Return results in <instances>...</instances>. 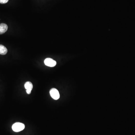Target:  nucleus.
I'll return each mask as SVG.
<instances>
[{
	"label": "nucleus",
	"mask_w": 135,
	"mask_h": 135,
	"mask_svg": "<svg viewBox=\"0 0 135 135\" xmlns=\"http://www.w3.org/2000/svg\"><path fill=\"white\" fill-rule=\"evenodd\" d=\"M44 64L48 67H55L56 65V61L50 58H47L44 60Z\"/></svg>",
	"instance_id": "nucleus-3"
},
{
	"label": "nucleus",
	"mask_w": 135,
	"mask_h": 135,
	"mask_svg": "<svg viewBox=\"0 0 135 135\" xmlns=\"http://www.w3.org/2000/svg\"><path fill=\"white\" fill-rule=\"evenodd\" d=\"M50 93L51 97L55 100H58L59 98V93L56 89L55 88L51 89L50 90Z\"/></svg>",
	"instance_id": "nucleus-2"
},
{
	"label": "nucleus",
	"mask_w": 135,
	"mask_h": 135,
	"mask_svg": "<svg viewBox=\"0 0 135 135\" xmlns=\"http://www.w3.org/2000/svg\"><path fill=\"white\" fill-rule=\"evenodd\" d=\"M25 128V125L24 124L20 122H17L12 125V129L13 131L19 132L23 130Z\"/></svg>",
	"instance_id": "nucleus-1"
},
{
	"label": "nucleus",
	"mask_w": 135,
	"mask_h": 135,
	"mask_svg": "<svg viewBox=\"0 0 135 135\" xmlns=\"http://www.w3.org/2000/svg\"><path fill=\"white\" fill-rule=\"evenodd\" d=\"M8 27L6 24L1 23L0 24V34H2L7 30Z\"/></svg>",
	"instance_id": "nucleus-5"
},
{
	"label": "nucleus",
	"mask_w": 135,
	"mask_h": 135,
	"mask_svg": "<svg viewBox=\"0 0 135 135\" xmlns=\"http://www.w3.org/2000/svg\"><path fill=\"white\" fill-rule=\"evenodd\" d=\"M25 88L26 89V92L28 94H30L33 87L32 83L30 81H27L25 85Z\"/></svg>",
	"instance_id": "nucleus-4"
},
{
	"label": "nucleus",
	"mask_w": 135,
	"mask_h": 135,
	"mask_svg": "<svg viewBox=\"0 0 135 135\" xmlns=\"http://www.w3.org/2000/svg\"><path fill=\"white\" fill-rule=\"evenodd\" d=\"M8 50L6 47L2 45H0V54L5 55L7 53Z\"/></svg>",
	"instance_id": "nucleus-6"
},
{
	"label": "nucleus",
	"mask_w": 135,
	"mask_h": 135,
	"mask_svg": "<svg viewBox=\"0 0 135 135\" xmlns=\"http://www.w3.org/2000/svg\"><path fill=\"white\" fill-rule=\"evenodd\" d=\"M8 1L9 0H0V3L5 4L7 3Z\"/></svg>",
	"instance_id": "nucleus-7"
}]
</instances>
